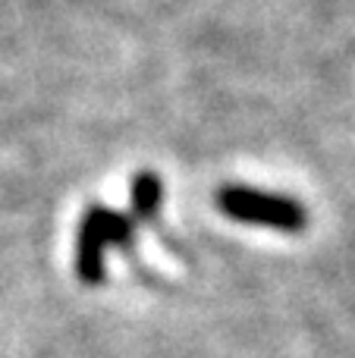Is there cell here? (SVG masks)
<instances>
[{
  "mask_svg": "<svg viewBox=\"0 0 355 358\" xmlns=\"http://www.w3.org/2000/svg\"><path fill=\"white\" fill-rule=\"evenodd\" d=\"M217 208L230 220L252 223V227H270L280 233H299L308 227V210L302 201L274 192L249 189V185L230 182L217 192Z\"/></svg>",
  "mask_w": 355,
  "mask_h": 358,
  "instance_id": "obj_1",
  "label": "cell"
},
{
  "mask_svg": "<svg viewBox=\"0 0 355 358\" xmlns=\"http://www.w3.org/2000/svg\"><path fill=\"white\" fill-rule=\"evenodd\" d=\"M129 198H132V214L138 220H154L157 210H161V201H164V182L157 173L145 170V173H136L132 179V189H129Z\"/></svg>",
  "mask_w": 355,
  "mask_h": 358,
  "instance_id": "obj_3",
  "label": "cell"
},
{
  "mask_svg": "<svg viewBox=\"0 0 355 358\" xmlns=\"http://www.w3.org/2000/svg\"><path fill=\"white\" fill-rule=\"evenodd\" d=\"M129 248L132 245V217L94 204L85 210L75 239V273L82 283L98 286L104 280V248Z\"/></svg>",
  "mask_w": 355,
  "mask_h": 358,
  "instance_id": "obj_2",
  "label": "cell"
}]
</instances>
